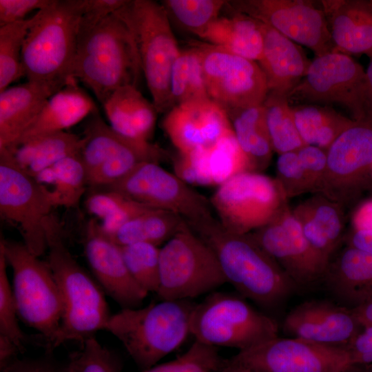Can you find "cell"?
Masks as SVG:
<instances>
[{
	"instance_id": "cell-1",
	"label": "cell",
	"mask_w": 372,
	"mask_h": 372,
	"mask_svg": "<svg viewBox=\"0 0 372 372\" xmlns=\"http://www.w3.org/2000/svg\"><path fill=\"white\" fill-rule=\"evenodd\" d=\"M187 224L212 249L226 282L243 298L264 308L273 309L296 288L249 234L228 231L214 216Z\"/></svg>"
},
{
	"instance_id": "cell-2",
	"label": "cell",
	"mask_w": 372,
	"mask_h": 372,
	"mask_svg": "<svg viewBox=\"0 0 372 372\" xmlns=\"http://www.w3.org/2000/svg\"><path fill=\"white\" fill-rule=\"evenodd\" d=\"M142 74L135 38L116 12L92 25L80 23L72 76L101 105L118 88L137 87Z\"/></svg>"
},
{
	"instance_id": "cell-3",
	"label": "cell",
	"mask_w": 372,
	"mask_h": 372,
	"mask_svg": "<svg viewBox=\"0 0 372 372\" xmlns=\"http://www.w3.org/2000/svg\"><path fill=\"white\" fill-rule=\"evenodd\" d=\"M83 12L84 0H53L32 15L22 50L28 81L56 91L70 81Z\"/></svg>"
},
{
	"instance_id": "cell-4",
	"label": "cell",
	"mask_w": 372,
	"mask_h": 372,
	"mask_svg": "<svg viewBox=\"0 0 372 372\" xmlns=\"http://www.w3.org/2000/svg\"><path fill=\"white\" fill-rule=\"evenodd\" d=\"M111 315L104 330L119 340L142 371L180 347L191 335L192 300H159Z\"/></svg>"
},
{
	"instance_id": "cell-5",
	"label": "cell",
	"mask_w": 372,
	"mask_h": 372,
	"mask_svg": "<svg viewBox=\"0 0 372 372\" xmlns=\"http://www.w3.org/2000/svg\"><path fill=\"white\" fill-rule=\"evenodd\" d=\"M48 262L57 284L62 305L55 348L68 341L81 343L104 330L111 314L103 289L79 265L63 240L56 220L48 233Z\"/></svg>"
},
{
	"instance_id": "cell-6",
	"label": "cell",
	"mask_w": 372,
	"mask_h": 372,
	"mask_svg": "<svg viewBox=\"0 0 372 372\" xmlns=\"http://www.w3.org/2000/svg\"><path fill=\"white\" fill-rule=\"evenodd\" d=\"M0 248L12 270V290L18 316L39 333L47 352L52 353L60 329L62 305L50 267L23 242L1 239Z\"/></svg>"
},
{
	"instance_id": "cell-7",
	"label": "cell",
	"mask_w": 372,
	"mask_h": 372,
	"mask_svg": "<svg viewBox=\"0 0 372 372\" xmlns=\"http://www.w3.org/2000/svg\"><path fill=\"white\" fill-rule=\"evenodd\" d=\"M136 43L143 74L158 113L171 109L170 78L180 50L161 3L128 0L116 11Z\"/></svg>"
},
{
	"instance_id": "cell-8",
	"label": "cell",
	"mask_w": 372,
	"mask_h": 372,
	"mask_svg": "<svg viewBox=\"0 0 372 372\" xmlns=\"http://www.w3.org/2000/svg\"><path fill=\"white\" fill-rule=\"evenodd\" d=\"M278 324L254 309L240 294L214 291L196 303L190 332L195 340L242 351L278 336Z\"/></svg>"
},
{
	"instance_id": "cell-9",
	"label": "cell",
	"mask_w": 372,
	"mask_h": 372,
	"mask_svg": "<svg viewBox=\"0 0 372 372\" xmlns=\"http://www.w3.org/2000/svg\"><path fill=\"white\" fill-rule=\"evenodd\" d=\"M54 207L48 190L19 167L7 148L0 147L1 218L19 229L23 242L38 257L48 250Z\"/></svg>"
},
{
	"instance_id": "cell-10",
	"label": "cell",
	"mask_w": 372,
	"mask_h": 372,
	"mask_svg": "<svg viewBox=\"0 0 372 372\" xmlns=\"http://www.w3.org/2000/svg\"><path fill=\"white\" fill-rule=\"evenodd\" d=\"M226 282L215 254L187 224L161 247L159 300H192Z\"/></svg>"
},
{
	"instance_id": "cell-11",
	"label": "cell",
	"mask_w": 372,
	"mask_h": 372,
	"mask_svg": "<svg viewBox=\"0 0 372 372\" xmlns=\"http://www.w3.org/2000/svg\"><path fill=\"white\" fill-rule=\"evenodd\" d=\"M209 199L220 225L239 234L263 227L288 207L287 198L276 178L250 171L218 186Z\"/></svg>"
},
{
	"instance_id": "cell-12",
	"label": "cell",
	"mask_w": 372,
	"mask_h": 372,
	"mask_svg": "<svg viewBox=\"0 0 372 372\" xmlns=\"http://www.w3.org/2000/svg\"><path fill=\"white\" fill-rule=\"evenodd\" d=\"M371 186L372 123L355 121L327 149L318 193L346 208Z\"/></svg>"
},
{
	"instance_id": "cell-13",
	"label": "cell",
	"mask_w": 372,
	"mask_h": 372,
	"mask_svg": "<svg viewBox=\"0 0 372 372\" xmlns=\"http://www.w3.org/2000/svg\"><path fill=\"white\" fill-rule=\"evenodd\" d=\"M291 101L337 103L352 119L365 121V70L350 56L331 52L311 61L306 74L287 96Z\"/></svg>"
},
{
	"instance_id": "cell-14",
	"label": "cell",
	"mask_w": 372,
	"mask_h": 372,
	"mask_svg": "<svg viewBox=\"0 0 372 372\" xmlns=\"http://www.w3.org/2000/svg\"><path fill=\"white\" fill-rule=\"evenodd\" d=\"M196 45L200 54L209 98L227 114L263 103L269 89L266 76L256 61L207 43Z\"/></svg>"
},
{
	"instance_id": "cell-15",
	"label": "cell",
	"mask_w": 372,
	"mask_h": 372,
	"mask_svg": "<svg viewBox=\"0 0 372 372\" xmlns=\"http://www.w3.org/2000/svg\"><path fill=\"white\" fill-rule=\"evenodd\" d=\"M107 187L140 203L174 213L187 223L213 216L209 199L158 163H142Z\"/></svg>"
},
{
	"instance_id": "cell-16",
	"label": "cell",
	"mask_w": 372,
	"mask_h": 372,
	"mask_svg": "<svg viewBox=\"0 0 372 372\" xmlns=\"http://www.w3.org/2000/svg\"><path fill=\"white\" fill-rule=\"evenodd\" d=\"M229 360L261 372H338L351 364L344 346L278 336L238 351Z\"/></svg>"
},
{
	"instance_id": "cell-17",
	"label": "cell",
	"mask_w": 372,
	"mask_h": 372,
	"mask_svg": "<svg viewBox=\"0 0 372 372\" xmlns=\"http://www.w3.org/2000/svg\"><path fill=\"white\" fill-rule=\"evenodd\" d=\"M226 6L309 48L316 56L334 51L325 14L313 1L237 0L227 1Z\"/></svg>"
},
{
	"instance_id": "cell-18",
	"label": "cell",
	"mask_w": 372,
	"mask_h": 372,
	"mask_svg": "<svg viewBox=\"0 0 372 372\" xmlns=\"http://www.w3.org/2000/svg\"><path fill=\"white\" fill-rule=\"evenodd\" d=\"M249 234L296 286L323 280L329 261L308 242L289 207L272 221Z\"/></svg>"
},
{
	"instance_id": "cell-19",
	"label": "cell",
	"mask_w": 372,
	"mask_h": 372,
	"mask_svg": "<svg viewBox=\"0 0 372 372\" xmlns=\"http://www.w3.org/2000/svg\"><path fill=\"white\" fill-rule=\"evenodd\" d=\"M83 247L92 272L108 296L122 309L139 307L148 293L132 277L121 247L103 231L96 218L85 226Z\"/></svg>"
},
{
	"instance_id": "cell-20",
	"label": "cell",
	"mask_w": 372,
	"mask_h": 372,
	"mask_svg": "<svg viewBox=\"0 0 372 372\" xmlns=\"http://www.w3.org/2000/svg\"><path fill=\"white\" fill-rule=\"evenodd\" d=\"M162 125L181 154L209 147L233 130L227 112L210 99L174 106Z\"/></svg>"
},
{
	"instance_id": "cell-21",
	"label": "cell",
	"mask_w": 372,
	"mask_h": 372,
	"mask_svg": "<svg viewBox=\"0 0 372 372\" xmlns=\"http://www.w3.org/2000/svg\"><path fill=\"white\" fill-rule=\"evenodd\" d=\"M282 328L291 337L333 346H345L363 329L350 308L326 300L300 304L287 315Z\"/></svg>"
},
{
	"instance_id": "cell-22",
	"label": "cell",
	"mask_w": 372,
	"mask_h": 372,
	"mask_svg": "<svg viewBox=\"0 0 372 372\" xmlns=\"http://www.w3.org/2000/svg\"><path fill=\"white\" fill-rule=\"evenodd\" d=\"M334 52L372 56V1L322 0Z\"/></svg>"
},
{
	"instance_id": "cell-23",
	"label": "cell",
	"mask_w": 372,
	"mask_h": 372,
	"mask_svg": "<svg viewBox=\"0 0 372 372\" xmlns=\"http://www.w3.org/2000/svg\"><path fill=\"white\" fill-rule=\"evenodd\" d=\"M263 49L258 61L269 93L288 96L307 73L311 61L297 44L260 21Z\"/></svg>"
},
{
	"instance_id": "cell-24",
	"label": "cell",
	"mask_w": 372,
	"mask_h": 372,
	"mask_svg": "<svg viewBox=\"0 0 372 372\" xmlns=\"http://www.w3.org/2000/svg\"><path fill=\"white\" fill-rule=\"evenodd\" d=\"M344 209L323 194L314 193L291 209L308 242L329 262L344 237Z\"/></svg>"
},
{
	"instance_id": "cell-25",
	"label": "cell",
	"mask_w": 372,
	"mask_h": 372,
	"mask_svg": "<svg viewBox=\"0 0 372 372\" xmlns=\"http://www.w3.org/2000/svg\"><path fill=\"white\" fill-rule=\"evenodd\" d=\"M56 92L45 83L31 81L1 92L0 147H9L16 143Z\"/></svg>"
},
{
	"instance_id": "cell-26",
	"label": "cell",
	"mask_w": 372,
	"mask_h": 372,
	"mask_svg": "<svg viewBox=\"0 0 372 372\" xmlns=\"http://www.w3.org/2000/svg\"><path fill=\"white\" fill-rule=\"evenodd\" d=\"M323 280L347 307L360 305L372 298V254L346 245L329 260Z\"/></svg>"
},
{
	"instance_id": "cell-27",
	"label": "cell",
	"mask_w": 372,
	"mask_h": 372,
	"mask_svg": "<svg viewBox=\"0 0 372 372\" xmlns=\"http://www.w3.org/2000/svg\"><path fill=\"white\" fill-rule=\"evenodd\" d=\"M97 110L93 99L72 77L48 99L34 123L14 144L37 135L65 131Z\"/></svg>"
},
{
	"instance_id": "cell-28",
	"label": "cell",
	"mask_w": 372,
	"mask_h": 372,
	"mask_svg": "<svg viewBox=\"0 0 372 372\" xmlns=\"http://www.w3.org/2000/svg\"><path fill=\"white\" fill-rule=\"evenodd\" d=\"M102 105L110 127L116 132L134 141L149 142L158 112L137 87L118 88Z\"/></svg>"
},
{
	"instance_id": "cell-29",
	"label": "cell",
	"mask_w": 372,
	"mask_h": 372,
	"mask_svg": "<svg viewBox=\"0 0 372 372\" xmlns=\"http://www.w3.org/2000/svg\"><path fill=\"white\" fill-rule=\"evenodd\" d=\"M83 143L82 136L60 131L32 136L6 148L19 167L34 177L61 159L79 154Z\"/></svg>"
},
{
	"instance_id": "cell-30",
	"label": "cell",
	"mask_w": 372,
	"mask_h": 372,
	"mask_svg": "<svg viewBox=\"0 0 372 372\" xmlns=\"http://www.w3.org/2000/svg\"><path fill=\"white\" fill-rule=\"evenodd\" d=\"M231 14L219 17L200 38L231 54L258 61L263 49L259 21L240 12Z\"/></svg>"
},
{
	"instance_id": "cell-31",
	"label": "cell",
	"mask_w": 372,
	"mask_h": 372,
	"mask_svg": "<svg viewBox=\"0 0 372 372\" xmlns=\"http://www.w3.org/2000/svg\"><path fill=\"white\" fill-rule=\"evenodd\" d=\"M237 142L252 172L267 167L273 152L269 135L263 104L228 114Z\"/></svg>"
},
{
	"instance_id": "cell-32",
	"label": "cell",
	"mask_w": 372,
	"mask_h": 372,
	"mask_svg": "<svg viewBox=\"0 0 372 372\" xmlns=\"http://www.w3.org/2000/svg\"><path fill=\"white\" fill-rule=\"evenodd\" d=\"M34 178L50 193L56 207L78 206L85 192L87 174L79 154L67 156Z\"/></svg>"
},
{
	"instance_id": "cell-33",
	"label": "cell",
	"mask_w": 372,
	"mask_h": 372,
	"mask_svg": "<svg viewBox=\"0 0 372 372\" xmlns=\"http://www.w3.org/2000/svg\"><path fill=\"white\" fill-rule=\"evenodd\" d=\"M186 225L178 215L154 208L130 220L110 237L119 246L145 242L159 247Z\"/></svg>"
},
{
	"instance_id": "cell-34",
	"label": "cell",
	"mask_w": 372,
	"mask_h": 372,
	"mask_svg": "<svg viewBox=\"0 0 372 372\" xmlns=\"http://www.w3.org/2000/svg\"><path fill=\"white\" fill-rule=\"evenodd\" d=\"M292 110L298 131L304 144L325 150L355 122L331 108L319 105H300Z\"/></svg>"
},
{
	"instance_id": "cell-35",
	"label": "cell",
	"mask_w": 372,
	"mask_h": 372,
	"mask_svg": "<svg viewBox=\"0 0 372 372\" xmlns=\"http://www.w3.org/2000/svg\"><path fill=\"white\" fill-rule=\"evenodd\" d=\"M208 99L198 48L195 45L180 50L171 73V109L183 103Z\"/></svg>"
},
{
	"instance_id": "cell-36",
	"label": "cell",
	"mask_w": 372,
	"mask_h": 372,
	"mask_svg": "<svg viewBox=\"0 0 372 372\" xmlns=\"http://www.w3.org/2000/svg\"><path fill=\"white\" fill-rule=\"evenodd\" d=\"M262 104L274 152L279 155L297 151L306 145L298 131L292 107L287 96L268 93Z\"/></svg>"
},
{
	"instance_id": "cell-37",
	"label": "cell",
	"mask_w": 372,
	"mask_h": 372,
	"mask_svg": "<svg viewBox=\"0 0 372 372\" xmlns=\"http://www.w3.org/2000/svg\"><path fill=\"white\" fill-rule=\"evenodd\" d=\"M204 158L212 186L218 187L241 172H252L233 130L205 147Z\"/></svg>"
},
{
	"instance_id": "cell-38",
	"label": "cell",
	"mask_w": 372,
	"mask_h": 372,
	"mask_svg": "<svg viewBox=\"0 0 372 372\" xmlns=\"http://www.w3.org/2000/svg\"><path fill=\"white\" fill-rule=\"evenodd\" d=\"M33 16L0 26V92L25 76L22 50Z\"/></svg>"
},
{
	"instance_id": "cell-39",
	"label": "cell",
	"mask_w": 372,
	"mask_h": 372,
	"mask_svg": "<svg viewBox=\"0 0 372 372\" xmlns=\"http://www.w3.org/2000/svg\"><path fill=\"white\" fill-rule=\"evenodd\" d=\"M223 0H164L161 4L169 18L185 30L200 37L219 17L225 6Z\"/></svg>"
},
{
	"instance_id": "cell-40",
	"label": "cell",
	"mask_w": 372,
	"mask_h": 372,
	"mask_svg": "<svg viewBox=\"0 0 372 372\" xmlns=\"http://www.w3.org/2000/svg\"><path fill=\"white\" fill-rule=\"evenodd\" d=\"M132 277L147 293L157 292L160 285L161 247L145 242L120 246Z\"/></svg>"
},
{
	"instance_id": "cell-41",
	"label": "cell",
	"mask_w": 372,
	"mask_h": 372,
	"mask_svg": "<svg viewBox=\"0 0 372 372\" xmlns=\"http://www.w3.org/2000/svg\"><path fill=\"white\" fill-rule=\"evenodd\" d=\"M226 362L227 359L219 354L217 347L195 340L176 359L156 364L142 372H215Z\"/></svg>"
},
{
	"instance_id": "cell-42",
	"label": "cell",
	"mask_w": 372,
	"mask_h": 372,
	"mask_svg": "<svg viewBox=\"0 0 372 372\" xmlns=\"http://www.w3.org/2000/svg\"><path fill=\"white\" fill-rule=\"evenodd\" d=\"M63 372H121L116 356L95 338L82 342L81 348L70 353L63 364Z\"/></svg>"
},
{
	"instance_id": "cell-43",
	"label": "cell",
	"mask_w": 372,
	"mask_h": 372,
	"mask_svg": "<svg viewBox=\"0 0 372 372\" xmlns=\"http://www.w3.org/2000/svg\"><path fill=\"white\" fill-rule=\"evenodd\" d=\"M7 265L0 248V335L10 339L23 351L28 340L18 323L17 307L7 276Z\"/></svg>"
},
{
	"instance_id": "cell-44",
	"label": "cell",
	"mask_w": 372,
	"mask_h": 372,
	"mask_svg": "<svg viewBox=\"0 0 372 372\" xmlns=\"http://www.w3.org/2000/svg\"><path fill=\"white\" fill-rule=\"evenodd\" d=\"M288 198L313 192L312 184L304 170L296 151L278 155L276 177Z\"/></svg>"
},
{
	"instance_id": "cell-45",
	"label": "cell",
	"mask_w": 372,
	"mask_h": 372,
	"mask_svg": "<svg viewBox=\"0 0 372 372\" xmlns=\"http://www.w3.org/2000/svg\"><path fill=\"white\" fill-rule=\"evenodd\" d=\"M296 152L312 184L313 193H318L326 169L327 150L316 146L306 145Z\"/></svg>"
},
{
	"instance_id": "cell-46",
	"label": "cell",
	"mask_w": 372,
	"mask_h": 372,
	"mask_svg": "<svg viewBox=\"0 0 372 372\" xmlns=\"http://www.w3.org/2000/svg\"><path fill=\"white\" fill-rule=\"evenodd\" d=\"M130 199L118 192L108 189L88 196L85 200V208L94 218L101 221L117 211Z\"/></svg>"
},
{
	"instance_id": "cell-47",
	"label": "cell",
	"mask_w": 372,
	"mask_h": 372,
	"mask_svg": "<svg viewBox=\"0 0 372 372\" xmlns=\"http://www.w3.org/2000/svg\"><path fill=\"white\" fill-rule=\"evenodd\" d=\"M53 0H0V26L25 19L34 10L50 6Z\"/></svg>"
},
{
	"instance_id": "cell-48",
	"label": "cell",
	"mask_w": 372,
	"mask_h": 372,
	"mask_svg": "<svg viewBox=\"0 0 372 372\" xmlns=\"http://www.w3.org/2000/svg\"><path fill=\"white\" fill-rule=\"evenodd\" d=\"M51 352L40 358H17L1 372H63V364H59L52 358Z\"/></svg>"
},
{
	"instance_id": "cell-49",
	"label": "cell",
	"mask_w": 372,
	"mask_h": 372,
	"mask_svg": "<svg viewBox=\"0 0 372 372\" xmlns=\"http://www.w3.org/2000/svg\"><path fill=\"white\" fill-rule=\"evenodd\" d=\"M351 364H372V327L362 330L344 346Z\"/></svg>"
},
{
	"instance_id": "cell-50",
	"label": "cell",
	"mask_w": 372,
	"mask_h": 372,
	"mask_svg": "<svg viewBox=\"0 0 372 372\" xmlns=\"http://www.w3.org/2000/svg\"><path fill=\"white\" fill-rule=\"evenodd\" d=\"M128 0H84V12L81 23L92 25L114 13Z\"/></svg>"
},
{
	"instance_id": "cell-51",
	"label": "cell",
	"mask_w": 372,
	"mask_h": 372,
	"mask_svg": "<svg viewBox=\"0 0 372 372\" xmlns=\"http://www.w3.org/2000/svg\"><path fill=\"white\" fill-rule=\"evenodd\" d=\"M353 230L372 229V198L362 203L351 217Z\"/></svg>"
},
{
	"instance_id": "cell-52",
	"label": "cell",
	"mask_w": 372,
	"mask_h": 372,
	"mask_svg": "<svg viewBox=\"0 0 372 372\" xmlns=\"http://www.w3.org/2000/svg\"><path fill=\"white\" fill-rule=\"evenodd\" d=\"M344 238L347 246L372 254V229H351Z\"/></svg>"
},
{
	"instance_id": "cell-53",
	"label": "cell",
	"mask_w": 372,
	"mask_h": 372,
	"mask_svg": "<svg viewBox=\"0 0 372 372\" xmlns=\"http://www.w3.org/2000/svg\"><path fill=\"white\" fill-rule=\"evenodd\" d=\"M21 351L8 338L0 335V369L6 367L17 358Z\"/></svg>"
},
{
	"instance_id": "cell-54",
	"label": "cell",
	"mask_w": 372,
	"mask_h": 372,
	"mask_svg": "<svg viewBox=\"0 0 372 372\" xmlns=\"http://www.w3.org/2000/svg\"><path fill=\"white\" fill-rule=\"evenodd\" d=\"M365 121L372 123V56L365 71Z\"/></svg>"
},
{
	"instance_id": "cell-55",
	"label": "cell",
	"mask_w": 372,
	"mask_h": 372,
	"mask_svg": "<svg viewBox=\"0 0 372 372\" xmlns=\"http://www.w3.org/2000/svg\"><path fill=\"white\" fill-rule=\"evenodd\" d=\"M351 309L363 328L372 327V298Z\"/></svg>"
},
{
	"instance_id": "cell-56",
	"label": "cell",
	"mask_w": 372,
	"mask_h": 372,
	"mask_svg": "<svg viewBox=\"0 0 372 372\" xmlns=\"http://www.w3.org/2000/svg\"><path fill=\"white\" fill-rule=\"evenodd\" d=\"M215 372H261L243 365L231 362L227 359L226 364Z\"/></svg>"
},
{
	"instance_id": "cell-57",
	"label": "cell",
	"mask_w": 372,
	"mask_h": 372,
	"mask_svg": "<svg viewBox=\"0 0 372 372\" xmlns=\"http://www.w3.org/2000/svg\"><path fill=\"white\" fill-rule=\"evenodd\" d=\"M338 372H369L367 365L350 364Z\"/></svg>"
},
{
	"instance_id": "cell-58",
	"label": "cell",
	"mask_w": 372,
	"mask_h": 372,
	"mask_svg": "<svg viewBox=\"0 0 372 372\" xmlns=\"http://www.w3.org/2000/svg\"><path fill=\"white\" fill-rule=\"evenodd\" d=\"M367 368H368L369 372H372V364H368Z\"/></svg>"
},
{
	"instance_id": "cell-59",
	"label": "cell",
	"mask_w": 372,
	"mask_h": 372,
	"mask_svg": "<svg viewBox=\"0 0 372 372\" xmlns=\"http://www.w3.org/2000/svg\"><path fill=\"white\" fill-rule=\"evenodd\" d=\"M371 1H372V0H371Z\"/></svg>"
}]
</instances>
